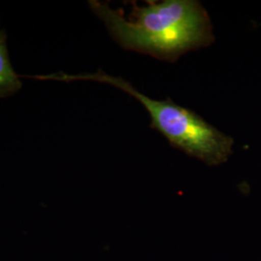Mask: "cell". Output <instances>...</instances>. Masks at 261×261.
Listing matches in <instances>:
<instances>
[{
    "label": "cell",
    "mask_w": 261,
    "mask_h": 261,
    "mask_svg": "<svg viewBox=\"0 0 261 261\" xmlns=\"http://www.w3.org/2000/svg\"><path fill=\"white\" fill-rule=\"evenodd\" d=\"M88 3L114 41L127 50L174 62L188 51L214 42L210 18L196 0H165L142 7L134 4L128 19L107 3Z\"/></svg>",
    "instance_id": "cell-1"
},
{
    "label": "cell",
    "mask_w": 261,
    "mask_h": 261,
    "mask_svg": "<svg viewBox=\"0 0 261 261\" xmlns=\"http://www.w3.org/2000/svg\"><path fill=\"white\" fill-rule=\"evenodd\" d=\"M31 79L57 82L93 81L111 84L129 94L147 110L151 118V128L158 130L173 147L187 155L203 162L207 166L216 167L225 163L232 154L234 140L216 129L189 109L166 101L153 100L140 93L130 83L119 76L108 75L102 71L94 74L68 75L64 73L33 75Z\"/></svg>",
    "instance_id": "cell-2"
},
{
    "label": "cell",
    "mask_w": 261,
    "mask_h": 261,
    "mask_svg": "<svg viewBox=\"0 0 261 261\" xmlns=\"http://www.w3.org/2000/svg\"><path fill=\"white\" fill-rule=\"evenodd\" d=\"M22 84L10 61L6 35L0 30V98L10 97L20 90Z\"/></svg>",
    "instance_id": "cell-3"
}]
</instances>
